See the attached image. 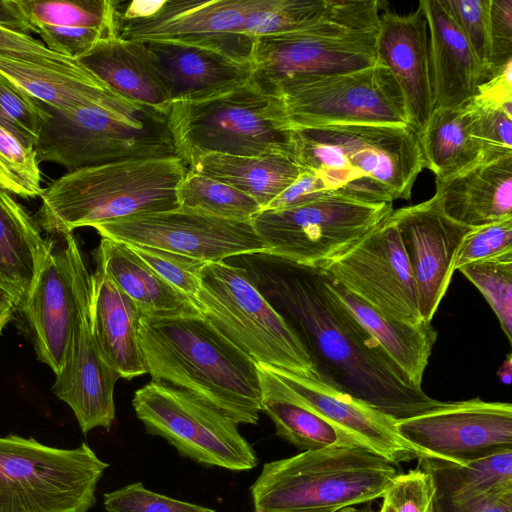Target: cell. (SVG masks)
<instances>
[{
  "label": "cell",
  "mask_w": 512,
  "mask_h": 512,
  "mask_svg": "<svg viewBox=\"0 0 512 512\" xmlns=\"http://www.w3.org/2000/svg\"><path fill=\"white\" fill-rule=\"evenodd\" d=\"M271 258L263 294L301 339L318 380L396 421L440 402L411 383L317 268Z\"/></svg>",
  "instance_id": "obj_1"
},
{
  "label": "cell",
  "mask_w": 512,
  "mask_h": 512,
  "mask_svg": "<svg viewBox=\"0 0 512 512\" xmlns=\"http://www.w3.org/2000/svg\"><path fill=\"white\" fill-rule=\"evenodd\" d=\"M139 343L152 380L193 394L238 425L258 423L257 363L202 314L141 316Z\"/></svg>",
  "instance_id": "obj_2"
},
{
  "label": "cell",
  "mask_w": 512,
  "mask_h": 512,
  "mask_svg": "<svg viewBox=\"0 0 512 512\" xmlns=\"http://www.w3.org/2000/svg\"><path fill=\"white\" fill-rule=\"evenodd\" d=\"M293 159L333 194L365 204L409 200L425 168L411 126L333 124L292 128Z\"/></svg>",
  "instance_id": "obj_3"
},
{
  "label": "cell",
  "mask_w": 512,
  "mask_h": 512,
  "mask_svg": "<svg viewBox=\"0 0 512 512\" xmlns=\"http://www.w3.org/2000/svg\"><path fill=\"white\" fill-rule=\"evenodd\" d=\"M188 171L179 158L130 160L67 172L44 188L36 221L48 234L179 207L177 188Z\"/></svg>",
  "instance_id": "obj_4"
},
{
  "label": "cell",
  "mask_w": 512,
  "mask_h": 512,
  "mask_svg": "<svg viewBox=\"0 0 512 512\" xmlns=\"http://www.w3.org/2000/svg\"><path fill=\"white\" fill-rule=\"evenodd\" d=\"M41 104L48 116L34 146L39 162L72 172L121 161L178 157L167 114L121 94L69 111Z\"/></svg>",
  "instance_id": "obj_5"
},
{
  "label": "cell",
  "mask_w": 512,
  "mask_h": 512,
  "mask_svg": "<svg viewBox=\"0 0 512 512\" xmlns=\"http://www.w3.org/2000/svg\"><path fill=\"white\" fill-rule=\"evenodd\" d=\"M395 465L358 444L267 462L250 487L254 512H338L383 498Z\"/></svg>",
  "instance_id": "obj_6"
},
{
  "label": "cell",
  "mask_w": 512,
  "mask_h": 512,
  "mask_svg": "<svg viewBox=\"0 0 512 512\" xmlns=\"http://www.w3.org/2000/svg\"><path fill=\"white\" fill-rule=\"evenodd\" d=\"M167 121L188 168L208 154L293 158L292 128L280 100L252 79L207 99L172 102Z\"/></svg>",
  "instance_id": "obj_7"
},
{
  "label": "cell",
  "mask_w": 512,
  "mask_h": 512,
  "mask_svg": "<svg viewBox=\"0 0 512 512\" xmlns=\"http://www.w3.org/2000/svg\"><path fill=\"white\" fill-rule=\"evenodd\" d=\"M379 5L376 0H338L327 17L306 29L256 38L252 81L264 91L288 79L347 73L375 65Z\"/></svg>",
  "instance_id": "obj_8"
},
{
  "label": "cell",
  "mask_w": 512,
  "mask_h": 512,
  "mask_svg": "<svg viewBox=\"0 0 512 512\" xmlns=\"http://www.w3.org/2000/svg\"><path fill=\"white\" fill-rule=\"evenodd\" d=\"M195 304L257 364L318 379L301 339L246 269L225 261L206 263Z\"/></svg>",
  "instance_id": "obj_9"
},
{
  "label": "cell",
  "mask_w": 512,
  "mask_h": 512,
  "mask_svg": "<svg viewBox=\"0 0 512 512\" xmlns=\"http://www.w3.org/2000/svg\"><path fill=\"white\" fill-rule=\"evenodd\" d=\"M108 467L85 442L58 448L0 437V512H88Z\"/></svg>",
  "instance_id": "obj_10"
},
{
  "label": "cell",
  "mask_w": 512,
  "mask_h": 512,
  "mask_svg": "<svg viewBox=\"0 0 512 512\" xmlns=\"http://www.w3.org/2000/svg\"><path fill=\"white\" fill-rule=\"evenodd\" d=\"M277 97L291 128L333 124L411 126L403 95L381 63L353 72L277 82Z\"/></svg>",
  "instance_id": "obj_11"
},
{
  "label": "cell",
  "mask_w": 512,
  "mask_h": 512,
  "mask_svg": "<svg viewBox=\"0 0 512 512\" xmlns=\"http://www.w3.org/2000/svg\"><path fill=\"white\" fill-rule=\"evenodd\" d=\"M132 406L146 433L166 440L181 457L231 471L258 464L238 424L185 390L151 380L135 391Z\"/></svg>",
  "instance_id": "obj_12"
},
{
  "label": "cell",
  "mask_w": 512,
  "mask_h": 512,
  "mask_svg": "<svg viewBox=\"0 0 512 512\" xmlns=\"http://www.w3.org/2000/svg\"><path fill=\"white\" fill-rule=\"evenodd\" d=\"M392 204H365L337 195L282 209H263L251 220L268 248L265 256L319 268L379 225Z\"/></svg>",
  "instance_id": "obj_13"
},
{
  "label": "cell",
  "mask_w": 512,
  "mask_h": 512,
  "mask_svg": "<svg viewBox=\"0 0 512 512\" xmlns=\"http://www.w3.org/2000/svg\"><path fill=\"white\" fill-rule=\"evenodd\" d=\"M253 0L116 1L115 33L136 42L206 48L249 63L254 40L239 30Z\"/></svg>",
  "instance_id": "obj_14"
},
{
  "label": "cell",
  "mask_w": 512,
  "mask_h": 512,
  "mask_svg": "<svg viewBox=\"0 0 512 512\" xmlns=\"http://www.w3.org/2000/svg\"><path fill=\"white\" fill-rule=\"evenodd\" d=\"M101 238L183 254L206 263L239 255H267L251 221L178 207L140 213L93 226Z\"/></svg>",
  "instance_id": "obj_15"
},
{
  "label": "cell",
  "mask_w": 512,
  "mask_h": 512,
  "mask_svg": "<svg viewBox=\"0 0 512 512\" xmlns=\"http://www.w3.org/2000/svg\"><path fill=\"white\" fill-rule=\"evenodd\" d=\"M317 269L328 280L386 315L410 323L422 321L410 261L389 216Z\"/></svg>",
  "instance_id": "obj_16"
},
{
  "label": "cell",
  "mask_w": 512,
  "mask_h": 512,
  "mask_svg": "<svg viewBox=\"0 0 512 512\" xmlns=\"http://www.w3.org/2000/svg\"><path fill=\"white\" fill-rule=\"evenodd\" d=\"M399 434L432 459L465 462L512 449V405L480 398L440 401L396 421Z\"/></svg>",
  "instance_id": "obj_17"
},
{
  "label": "cell",
  "mask_w": 512,
  "mask_h": 512,
  "mask_svg": "<svg viewBox=\"0 0 512 512\" xmlns=\"http://www.w3.org/2000/svg\"><path fill=\"white\" fill-rule=\"evenodd\" d=\"M90 274L85 267L78 288V314L67 352L51 391L73 411L83 434L110 431L115 420L114 388L120 378L102 353L91 328Z\"/></svg>",
  "instance_id": "obj_18"
},
{
  "label": "cell",
  "mask_w": 512,
  "mask_h": 512,
  "mask_svg": "<svg viewBox=\"0 0 512 512\" xmlns=\"http://www.w3.org/2000/svg\"><path fill=\"white\" fill-rule=\"evenodd\" d=\"M414 275L418 310L422 321L431 323L452 275L458 248L472 229L448 218L434 197L391 212Z\"/></svg>",
  "instance_id": "obj_19"
},
{
  "label": "cell",
  "mask_w": 512,
  "mask_h": 512,
  "mask_svg": "<svg viewBox=\"0 0 512 512\" xmlns=\"http://www.w3.org/2000/svg\"><path fill=\"white\" fill-rule=\"evenodd\" d=\"M54 248L21 312L32 333L37 358L57 374L64 361L78 314V288L86 267L73 233Z\"/></svg>",
  "instance_id": "obj_20"
},
{
  "label": "cell",
  "mask_w": 512,
  "mask_h": 512,
  "mask_svg": "<svg viewBox=\"0 0 512 512\" xmlns=\"http://www.w3.org/2000/svg\"><path fill=\"white\" fill-rule=\"evenodd\" d=\"M287 394L393 465L431 458L406 441L396 420L316 378L269 367Z\"/></svg>",
  "instance_id": "obj_21"
},
{
  "label": "cell",
  "mask_w": 512,
  "mask_h": 512,
  "mask_svg": "<svg viewBox=\"0 0 512 512\" xmlns=\"http://www.w3.org/2000/svg\"><path fill=\"white\" fill-rule=\"evenodd\" d=\"M376 57L391 72L405 100L410 125L420 133L434 110L428 26L420 4L409 14L391 10L380 14Z\"/></svg>",
  "instance_id": "obj_22"
},
{
  "label": "cell",
  "mask_w": 512,
  "mask_h": 512,
  "mask_svg": "<svg viewBox=\"0 0 512 512\" xmlns=\"http://www.w3.org/2000/svg\"><path fill=\"white\" fill-rule=\"evenodd\" d=\"M428 26L433 108L466 106L482 83L477 59L439 0H421Z\"/></svg>",
  "instance_id": "obj_23"
},
{
  "label": "cell",
  "mask_w": 512,
  "mask_h": 512,
  "mask_svg": "<svg viewBox=\"0 0 512 512\" xmlns=\"http://www.w3.org/2000/svg\"><path fill=\"white\" fill-rule=\"evenodd\" d=\"M161 72L172 102L207 99L251 79L252 65L184 44L143 42Z\"/></svg>",
  "instance_id": "obj_24"
},
{
  "label": "cell",
  "mask_w": 512,
  "mask_h": 512,
  "mask_svg": "<svg viewBox=\"0 0 512 512\" xmlns=\"http://www.w3.org/2000/svg\"><path fill=\"white\" fill-rule=\"evenodd\" d=\"M435 183L439 208L461 225L477 228L512 218V154Z\"/></svg>",
  "instance_id": "obj_25"
},
{
  "label": "cell",
  "mask_w": 512,
  "mask_h": 512,
  "mask_svg": "<svg viewBox=\"0 0 512 512\" xmlns=\"http://www.w3.org/2000/svg\"><path fill=\"white\" fill-rule=\"evenodd\" d=\"M89 311L95 339L120 378L147 374L139 343L140 312L99 267L90 274Z\"/></svg>",
  "instance_id": "obj_26"
},
{
  "label": "cell",
  "mask_w": 512,
  "mask_h": 512,
  "mask_svg": "<svg viewBox=\"0 0 512 512\" xmlns=\"http://www.w3.org/2000/svg\"><path fill=\"white\" fill-rule=\"evenodd\" d=\"M54 248L28 211L0 187V288L21 311Z\"/></svg>",
  "instance_id": "obj_27"
},
{
  "label": "cell",
  "mask_w": 512,
  "mask_h": 512,
  "mask_svg": "<svg viewBox=\"0 0 512 512\" xmlns=\"http://www.w3.org/2000/svg\"><path fill=\"white\" fill-rule=\"evenodd\" d=\"M77 62L122 96L167 114L172 103L165 81L143 42L112 35Z\"/></svg>",
  "instance_id": "obj_28"
},
{
  "label": "cell",
  "mask_w": 512,
  "mask_h": 512,
  "mask_svg": "<svg viewBox=\"0 0 512 512\" xmlns=\"http://www.w3.org/2000/svg\"><path fill=\"white\" fill-rule=\"evenodd\" d=\"M95 259L96 267L135 303L141 316L171 318L201 314L194 302L162 279L127 244L101 238Z\"/></svg>",
  "instance_id": "obj_29"
},
{
  "label": "cell",
  "mask_w": 512,
  "mask_h": 512,
  "mask_svg": "<svg viewBox=\"0 0 512 512\" xmlns=\"http://www.w3.org/2000/svg\"><path fill=\"white\" fill-rule=\"evenodd\" d=\"M0 76L60 111L105 102L119 94L81 65L51 66L0 54Z\"/></svg>",
  "instance_id": "obj_30"
},
{
  "label": "cell",
  "mask_w": 512,
  "mask_h": 512,
  "mask_svg": "<svg viewBox=\"0 0 512 512\" xmlns=\"http://www.w3.org/2000/svg\"><path fill=\"white\" fill-rule=\"evenodd\" d=\"M327 282L335 295L408 376L411 383L422 388L423 375L437 339V331L433 325L424 321L410 323L386 315L339 284L328 279Z\"/></svg>",
  "instance_id": "obj_31"
},
{
  "label": "cell",
  "mask_w": 512,
  "mask_h": 512,
  "mask_svg": "<svg viewBox=\"0 0 512 512\" xmlns=\"http://www.w3.org/2000/svg\"><path fill=\"white\" fill-rule=\"evenodd\" d=\"M188 169L249 195L261 206V210L304 170L286 155L248 157L226 154H208Z\"/></svg>",
  "instance_id": "obj_32"
},
{
  "label": "cell",
  "mask_w": 512,
  "mask_h": 512,
  "mask_svg": "<svg viewBox=\"0 0 512 512\" xmlns=\"http://www.w3.org/2000/svg\"><path fill=\"white\" fill-rule=\"evenodd\" d=\"M257 368L261 383L262 412L274 424L278 437L302 452L334 445H362L317 413L292 399L267 366L257 364Z\"/></svg>",
  "instance_id": "obj_33"
},
{
  "label": "cell",
  "mask_w": 512,
  "mask_h": 512,
  "mask_svg": "<svg viewBox=\"0 0 512 512\" xmlns=\"http://www.w3.org/2000/svg\"><path fill=\"white\" fill-rule=\"evenodd\" d=\"M425 168L444 180L485 162L481 143L473 136L467 106L435 109L418 133Z\"/></svg>",
  "instance_id": "obj_34"
},
{
  "label": "cell",
  "mask_w": 512,
  "mask_h": 512,
  "mask_svg": "<svg viewBox=\"0 0 512 512\" xmlns=\"http://www.w3.org/2000/svg\"><path fill=\"white\" fill-rule=\"evenodd\" d=\"M418 466L430 473L437 498L463 501L512 492V449L458 463L423 458Z\"/></svg>",
  "instance_id": "obj_35"
},
{
  "label": "cell",
  "mask_w": 512,
  "mask_h": 512,
  "mask_svg": "<svg viewBox=\"0 0 512 512\" xmlns=\"http://www.w3.org/2000/svg\"><path fill=\"white\" fill-rule=\"evenodd\" d=\"M114 0H18L29 32L38 27L95 29L115 33Z\"/></svg>",
  "instance_id": "obj_36"
},
{
  "label": "cell",
  "mask_w": 512,
  "mask_h": 512,
  "mask_svg": "<svg viewBox=\"0 0 512 512\" xmlns=\"http://www.w3.org/2000/svg\"><path fill=\"white\" fill-rule=\"evenodd\" d=\"M338 0H253L240 34L252 39L306 29L327 17Z\"/></svg>",
  "instance_id": "obj_37"
},
{
  "label": "cell",
  "mask_w": 512,
  "mask_h": 512,
  "mask_svg": "<svg viewBox=\"0 0 512 512\" xmlns=\"http://www.w3.org/2000/svg\"><path fill=\"white\" fill-rule=\"evenodd\" d=\"M179 207L237 221H251L261 206L249 195L188 169L177 188Z\"/></svg>",
  "instance_id": "obj_38"
},
{
  "label": "cell",
  "mask_w": 512,
  "mask_h": 512,
  "mask_svg": "<svg viewBox=\"0 0 512 512\" xmlns=\"http://www.w3.org/2000/svg\"><path fill=\"white\" fill-rule=\"evenodd\" d=\"M482 293L512 341V251L458 269Z\"/></svg>",
  "instance_id": "obj_39"
},
{
  "label": "cell",
  "mask_w": 512,
  "mask_h": 512,
  "mask_svg": "<svg viewBox=\"0 0 512 512\" xmlns=\"http://www.w3.org/2000/svg\"><path fill=\"white\" fill-rule=\"evenodd\" d=\"M48 112L36 99L0 76V125L27 146H35Z\"/></svg>",
  "instance_id": "obj_40"
},
{
  "label": "cell",
  "mask_w": 512,
  "mask_h": 512,
  "mask_svg": "<svg viewBox=\"0 0 512 512\" xmlns=\"http://www.w3.org/2000/svg\"><path fill=\"white\" fill-rule=\"evenodd\" d=\"M467 39L480 68L482 83L490 72V0H439ZM481 83V84H482Z\"/></svg>",
  "instance_id": "obj_41"
},
{
  "label": "cell",
  "mask_w": 512,
  "mask_h": 512,
  "mask_svg": "<svg viewBox=\"0 0 512 512\" xmlns=\"http://www.w3.org/2000/svg\"><path fill=\"white\" fill-rule=\"evenodd\" d=\"M128 246L162 279L195 303L201 271L206 262L149 246Z\"/></svg>",
  "instance_id": "obj_42"
},
{
  "label": "cell",
  "mask_w": 512,
  "mask_h": 512,
  "mask_svg": "<svg viewBox=\"0 0 512 512\" xmlns=\"http://www.w3.org/2000/svg\"><path fill=\"white\" fill-rule=\"evenodd\" d=\"M0 159L18 189L21 198L40 197L44 188L34 146L23 144L0 125Z\"/></svg>",
  "instance_id": "obj_43"
},
{
  "label": "cell",
  "mask_w": 512,
  "mask_h": 512,
  "mask_svg": "<svg viewBox=\"0 0 512 512\" xmlns=\"http://www.w3.org/2000/svg\"><path fill=\"white\" fill-rule=\"evenodd\" d=\"M106 512H216L214 509L171 498L130 483L103 494Z\"/></svg>",
  "instance_id": "obj_44"
},
{
  "label": "cell",
  "mask_w": 512,
  "mask_h": 512,
  "mask_svg": "<svg viewBox=\"0 0 512 512\" xmlns=\"http://www.w3.org/2000/svg\"><path fill=\"white\" fill-rule=\"evenodd\" d=\"M471 115L473 136L481 143L485 162L512 154V118L502 110L466 105Z\"/></svg>",
  "instance_id": "obj_45"
},
{
  "label": "cell",
  "mask_w": 512,
  "mask_h": 512,
  "mask_svg": "<svg viewBox=\"0 0 512 512\" xmlns=\"http://www.w3.org/2000/svg\"><path fill=\"white\" fill-rule=\"evenodd\" d=\"M508 251H512V218L472 228L458 248L454 269Z\"/></svg>",
  "instance_id": "obj_46"
},
{
  "label": "cell",
  "mask_w": 512,
  "mask_h": 512,
  "mask_svg": "<svg viewBox=\"0 0 512 512\" xmlns=\"http://www.w3.org/2000/svg\"><path fill=\"white\" fill-rule=\"evenodd\" d=\"M435 488L429 472L417 466L397 474L382 499L395 512H432Z\"/></svg>",
  "instance_id": "obj_47"
},
{
  "label": "cell",
  "mask_w": 512,
  "mask_h": 512,
  "mask_svg": "<svg viewBox=\"0 0 512 512\" xmlns=\"http://www.w3.org/2000/svg\"><path fill=\"white\" fill-rule=\"evenodd\" d=\"M512 60V0H490V72Z\"/></svg>",
  "instance_id": "obj_48"
},
{
  "label": "cell",
  "mask_w": 512,
  "mask_h": 512,
  "mask_svg": "<svg viewBox=\"0 0 512 512\" xmlns=\"http://www.w3.org/2000/svg\"><path fill=\"white\" fill-rule=\"evenodd\" d=\"M0 54L51 66L77 67V61L50 51L29 34L0 27Z\"/></svg>",
  "instance_id": "obj_49"
},
{
  "label": "cell",
  "mask_w": 512,
  "mask_h": 512,
  "mask_svg": "<svg viewBox=\"0 0 512 512\" xmlns=\"http://www.w3.org/2000/svg\"><path fill=\"white\" fill-rule=\"evenodd\" d=\"M471 102L480 107L500 109L512 118V60L478 86Z\"/></svg>",
  "instance_id": "obj_50"
},
{
  "label": "cell",
  "mask_w": 512,
  "mask_h": 512,
  "mask_svg": "<svg viewBox=\"0 0 512 512\" xmlns=\"http://www.w3.org/2000/svg\"><path fill=\"white\" fill-rule=\"evenodd\" d=\"M335 195L314 171L304 169L298 178L272 200L265 209H282ZM263 210V209H262Z\"/></svg>",
  "instance_id": "obj_51"
},
{
  "label": "cell",
  "mask_w": 512,
  "mask_h": 512,
  "mask_svg": "<svg viewBox=\"0 0 512 512\" xmlns=\"http://www.w3.org/2000/svg\"><path fill=\"white\" fill-rule=\"evenodd\" d=\"M432 512H512V492L479 495L463 501L434 496Z\"/></svg>",
  "instance_id": "obj_52"
},
{
  "label": "cell",
  "mask_w": 512,
  "mask_h": 512,
  "mask_svg": "<svg viewBox=\"0 0 512 512\" xmlns=\"http://www.w3.org/2000/svg\"><path fill=\"white\" fill-rule=\"evenodd\" d=\"M0 27L28 34V26L18 0H0Z\"/></svg>",
  "instance_id": "obj_53"
},
{
  "label": "cell",
  "mask_w": 512,
  "mask_h": 512,
  "mask_svg": "<svg viewBox=\"0 0 512 512\" xmlns=\"http://www.w3.org/2000/svg\"><path fill=\"white\" fill-rule=\"evenodd\" d=\"M17 311L18 308L14 299L0 288V335Z\"/></svg>",
  "instance_id": "obj_54"
},
{
  "label": "cell",
  "mask_w": 512,
  "mask_h": 512,
  "mask_svg": "<svg viewBox=\"0 0 512 512\" xmlns=\"http://www.w3.org/2000/svg\"><path fill=\"white\" fill-rule=\"evenodd\" d=\"M0 187L18 196V189L0 159Z\"/></svg>",
  "instance_id": "obj_55"
},
{
  "label": "cell",
  "mask_w": 512,
  "mask_h": 512,
  "mask_svg": "<svg viewBox=\"0 0 512 512\" xmlns=\"http://www.w3.org/2000/svg\"><path fill=\"white\" fill-rule=\"evenodd\" d=\"M512 360L511 355L509 354L504 360L501 367L498 369V376L502 383L510 384L511 382V372H512Z\"/></svg>",
  "instance_id": "obj_56"
},
{
  "label": "cell",
  "mask_w": 512,
  "mask_h": 512,
  "mask_svg": "<svg viewBox=\"0 0 512 512\" xmlns=\"http://www.w3.org/2000/svg\"><path fill=\"white\" fill-rule=\"evenodd\" d=\"M369 504V503H367ZM365 504L363 507H348L338 512H374L370 505Z\"/></svg>",
  "instance_id": "obj_57"
},
{
  "label": "cell",
  "mask_w": 512,
  "mask_h": 512,
  "mask_svg": "<svg viewBox=\"0 0 512 512\" xmlns=\"http://www.w3.org/2000/svg\"><path fill=\"white\" fill-rule=\"evenodd\" d=\"M379 512H395L387 501L383 499Z\"/></svg>",
  "instance_id": "obj_58"
}]
</instances>
